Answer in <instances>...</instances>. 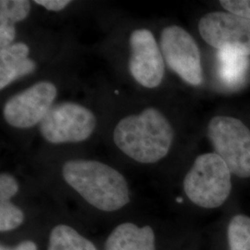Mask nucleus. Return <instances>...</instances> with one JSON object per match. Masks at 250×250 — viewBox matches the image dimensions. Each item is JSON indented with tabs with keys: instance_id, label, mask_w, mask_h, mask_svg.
<instances>
[{
	"instance_id": "f257e3e1",
	"label": "nucleus",
	"mask_w": 250,
	"mask_h": 250,
	"mask_svg": "<svg viewBox=\"0 0 250 250\" xmlns=\"http://www.w3.org/2000/svg\"><path fill=\"white\" fill-rule=\"evenodd\" d=\"M174 131L169 120L156 107H146L124 117L113 131L117 147L133 161L156 163L170 151Z\"/></svg>"
},
{
	"instance_id": "f03ea898",
	"label": "nucleus",
	"mask_w": 250,
	"mask_h": 250,
	"mask_svg": "<svg viewBox=\"0 0 250 250\" xmlns=\"http://www.w3.org/2000/svg\"><path fill=\"white\" fill-rule=\"evenodd\" d=\"M63 178L90 205L102 211H116L130 201L125 176L111 166L89 160L64 163Z\"/></svg>"
},
{
	"instance_id": "7ed1b4c3",
	"label": "nucleus",
	"mask_w": 250,
	"mask_h": 250,
	"mask_svg": "<svg viewBox=\"0 0 250 250\" xmlns=\"http://www.w3.org/2000/svg\"><path fill=\"white\" fill-rule=\"evenodd\" d=\"M232 172L214 152L198 156L184 179V191L189 200L203 208L224 205L232 192Z\"/></svg>"
},
{
	"instance_id": "20e7f679",
	"label": "nucleus",
	"mask_w": 250,
	"mask_h": 250,
	"mask_svg": "<svg viewBox=\"0 0 250 250\" xmlns=\"http://www.w3.org/2000/svg\"><path fill=\"white\" fill-rule=\"evenodd\" d=\"M208 136L232 174L250 178V130L241 121L230 116L212 118Z\"/></svg>"
},
{
	"instance_id": "39448f33",
	"label": "nucleus",
	"mask_w": 250,
	"mask_h": 250,
	"mask_svg": "<svg viewBox=\"0 0 250 250\" xmlns=\"http://www.w3.org/2000/svg\"><path fill=\"white\" fill-rule=\"evenodd\" d=\"M98 125L95 113L75 102L54 105L39 124V132L47 143H80L94 134Z\"/></svg>"
},
{
	"instance_id": "423d86ee",
	"label": "nucleus",
	"mask_w": 250,
	"mask_h": 250,
	"mask_svg": "<svg viewBox=\"0 0 250 250\" xmlns=\"http://www.w3.org/2000/svg\"><path fill=\"white\" fill-rule=\"evenodd\" d=\"M160 45L165 64L182 80L193 86L203 83L200 51L188 31L178 25L165 27L161 31Z\"/></svg>"
},
{
	"instance_id": "0eeeda50",
	"label": "nucleus",
	"mask_w": 250,
	"mask_h": 250,
	"mask_svg": "<svg viewBox=\"0 0 250 250\" xmlns=\"http://www.w3.org/2000/svg\"><path fill=\"white\" fill-rule=\"evenodd\" d=\"M58 96L57 86L49 81H40L11 96L4 104L3 117L8 125L17 129L39 125Z\"/></svg>"
},
{
	"instance_id": "6e6552de",
	"label": "nucleus",
	"mask_w": 250,
	"mask_h": 250,
	"mask_svg": "<svg viewBox=\"0 0 250 250\" xmlns=\"http://www.w3.org/2000/svg\"><path fill=\"white\" fill-rule=\"evenodd\" d=\"M198 31L207 44L250 56V21L230 12H209L200 19Z\"/></svg>"
},
{
	"instance_id": "1a4fd4ad",
	"label": "nucleus",
	"mask_w": 250,
	"mask_h": 250,
	"mask_svg": "<svg viewBox=\"0 0 250 250\" xmlns=\"http://www.w3.org/2000/svg\"><path fill=\"white\" fill-rule=\"evenodd\" d=\"M129 44L128 67L134 80L148 89L160 86L165 75V62L151 31L146 28L135 29Z\"/></svg>"
},
{
	"instance_id": "9d476101",
	"label": "nucleus",
	"mask_w": 250,
	"mask_h": 250,
	"mask_svg": "<svg viewBox=\"0 0 250 250\" xmlns=\"http://www.w3.org/2000/svg\"><path fill=\"white\" fill-rule=\"evenodd\" d=\"M30 47L24 42H15L0 49V89L35 72L36 62L30 57Z\"/></svg>"
},
{
	"instance_id": "9b49d317",
	"label": "nucleus",
	"mask_w": 250,
	"mask_h": 250,
	"mask_svg": "<svg viewBox=\"0 0 250 250\" xmlns=\"http://www.w3.org/2000/svg\"><path fill=\"white\" fill-rule=\"evenodd\" d=\"M106 250H155V234L149 226L121 224L109 234Z\"/></svg>"
},
{
	"instance_id": "f8f14e48",
	"label": "nucleus",
	"mask_w": 250,
	"mask_h": 250,
	"mask_svg": "<svg viewBox=\"0 0 250 250\" xmlns=\"http://www.w3.org/2000/svg\"><path fill=\"white\" fill-rule=\"evenodd\" d=\"M218 76L227 89L236 90L250 78V60L236 51L218 50Z\"/></svg>"
},
{
	"instance_id": "ddd939ff",
	"label": "nucleus",
	"mask_w": 250,
	"mask_h": 250,
	"mask_svg": "<svg viewBox=\"0 0 250 250\" xmlns=\"http://www.w3.org/2000/svg\"><path fill=\"white\" fill-rule=\"evenodd\" d=\"M31 9L32 4L28 0L0 1V49L15 43L16 24L26 20Z\"/></svg>"
},
{
	"instance_id": "4468645a",
	"label": "nucleus",
	"mask_w": 250,
	"mask_h": 250,
	"mask_svg": "<svg viewBox=\"0 0 250 250\" xmlns=\"http://www.w3.org/2000/svg\"><path fill=\"white\" fill-rule=\"evenodd\" d=\"M48 250H98L86 238L68 225L54 227L49 235Z\"/></svg>"
},
{
	"instance_id": "2eb2a0df",
	"label": "nucleus",
	"mask_w": 250,
	"mask_h": 250,
	"mask_svg": "<svg viewBox=\"0 0 250 250\" xmlns=\"http://www.w3.org/2000/svg\"><path fill=\"white\" fill-rule=\"evenodd\" d=\"M228 250H250V216L235 214L227 225Z\"/></svg>"
},
{
	"instance_id": "dca6fc26",
	"label": "nucleus",
	"mask_w": 250,
	"mask_h": 250,
	"mask_svg": "<svg viewBox=\"0 0 250 250\" xmlns=\"http://www.w3.org/2000/svg\"><path fill=\"white\" fill-rule=\"evenodd\" d=\"M24 220L21 208L10 200H0V231L9 232L16 229Z\"/></svg>"
},
{
	"instance_id": "f3484780",
	"label": "nucleus",
	"mask_w": 250,
	"mask_h": 250,
	"mask_svg": "<svg viewBox=\"0 0 250 250\" xmlns=\"http://www.w3.org/2000/svg\"><path fill=\"white\" fill-rule=\"evenodd\" d=\"M220 4L230 13L250 21V0H222Z\"/></svg>"
},
{
	"instance_id": "a211bd4d",
	"label": "nucleus",
	"mask_w": 250,
	"mask_h": 250,
	"mask_svg": "<svg viewBox=\"0 0 250 250\" xmlns=\"http://www.w3.org/2000/svg\"><path fill=\"white\" fill-rule=\"evenodd\" d=\"M19 191V183L9 173L0 175V200H10Z\"/></svg>"
},
{
	"instance_id": "6ab92c4d",
	"label": "nucleus",
	"mask_w": 250,
	"mask_h": 250,
	"mask_svg": "<svg viewBox=\"0 0 250 250\" xmlns=\"http://www.w3.org/2000/svg\"><path fill=\"white\" fill-rule=\"evenodd\" d=\"M35 3L53 12H59L66 9L72 1L70 0H36Z\"/></svg>"
},
{
	"instance_id": "aec40b11",
	"label": "nucleus",
	"mask_w": 250,
	"mask_h": 250,
	"mask_svg": "<svg viewBox=\"0 0 250 250\" xmlns=\"http://www.w3.org/2000/svg\"><path fill=\"white\" fill-rule=\"evenodd\" d=\"M0 250H37V248L34 242L23 241L13 248H9V247L1 245Z\"/></svg>"
}]
</instances>
